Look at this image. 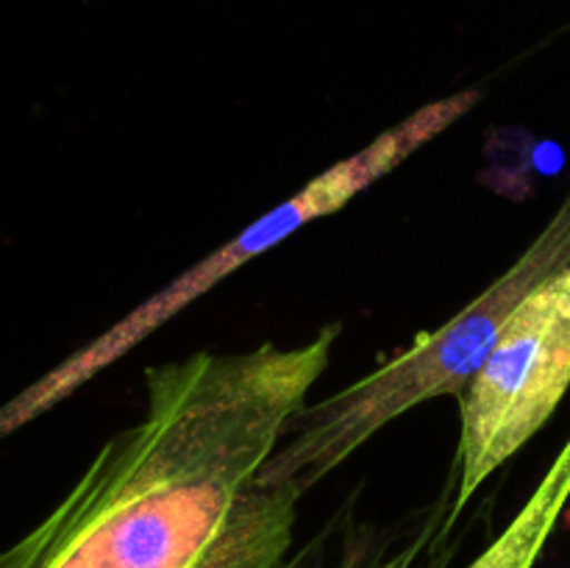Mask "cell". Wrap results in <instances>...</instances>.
I'll use <instances>...</instances> for the list:
<instances>
[{"instance_id":"cell-1","label":"cell","mask_w":570,"mask_h":568,"mask_svg":"<svg viewBox=\"0 0 570 568\" xmlns=\"http://www.w3.org/2000/svg\"><path fill=\"white\" fill-rule=\"evenodd\" d=\"M337 334L148 368L142 421L100 445L0 568H287L301 493L262 468Z\"/></svg>"},{"instance_id":"cell-2","label":"cell","mask_w":570,"mask_h":568,"mask_svg":"<svg viewBox=\"0 0 570 568\" xmlns=\"http://www.w3.org/2000/svg\"><path fill=\"white\" fill-rule=\"evenodd\" d=\"M568 265L570 193L521 259L438 332L421 334L410 349L332 399L295 412L262 473L304 496L412 407L438 395H460L518 304Z\"/></svg>"},{"instance_id":"cell-3","label":"cell","mask_w":570,"mask_h":568,"mask_svg":"<svg viewBox=\"0 0 570 568\" xmlns=\"http://www.w3.org/2000/svg\"><path fill=\"white\" fill-rule=\"evenodd\" d=\"M479 100H482L479 89H462V92L449 95V98L432 100V104L421 106V109L412 111L401 123H395L393 128L379 134L371 145L356 150L354 156L337 161V165L323 170L317 178H312L293 198L284 200L282 206H276L267 215H262L256 223H250L245 232H239L237 237L212 251L198 265H193L181 276L173 278L167 287H161L159 293H154L142 304L134 306L126 317H120L115 326L106 329L100 337L78 349L76 354L59 362L53 371L37 379L31 388L14 395L9 404L0 407V440L6 434L17 432L20 427H26V423H31L42 412H48L50 407L61 404L67 395H72L81 384L98 376L104 368L115 365L134 345L142 343L156 329L165 326L170 317L187 310L195 298H200L215 284H220L228 273L248 265L250 259L271 251L273 245H278L284 237L298 232L306 223L343 209L362 189H367L379 178L393 173L401 161L410 159L415 150H421L423 145L440 137L445 128L454 126L460 117H465Z\"/></svg>"},{"instance_id":"cell-4","label":"cell","mask_w":570,"mask_h":568,"mask_svg":"<svg viewBox=\"0 0 570 568\" xmlns=\"http://www.w3.org/2000/svg\"><path fill=\"white\" fill-rule=\"evenodd\" d=\"M570 388V265L532 290L460 393V451L451 518L546 427Z\"/></svg>"},{"instance_id":"cell-5","label":"cell","mask_w":570,"mask_h":568,"mask_svg":"<svg viewBox=\"0 0 570 568\" xmlns=\"http://www.w3.org/2000/svg\"><path fill=\"white\" fill-rule=\"evenodd\" d=\"M570 499V438L510 527L468 568H534Z\"/></svg>"},{"instance_id":"cell-6","label":"cell","mask_w":570,"mask_h":568,"mask_svg":"<svg viewBox=\"0 0 570 568\" xmlns=\"http://www.w3.org/2000/svg\"><path fill=\"white\" fill-rule=\"evenodd\" d=\"M379 568H423V562H417V551H406V555L382 562Z\"/></svg>"}]
</instances>
